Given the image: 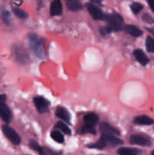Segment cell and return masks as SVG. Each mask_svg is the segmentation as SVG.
<instances>
[{"mask_svg": "<svg viewBox=\"0 0 154 155\" xmlns=\"http://www.w3.org/2000/svg\"><path fill=\"white\" fill-rule=\"evenodd\" d=\"M28 40L30 50L33 54L39 58L45 59L46 54L42 39L36 33H31L28 35Z\"/></svg>", "mask_w": 154, "mask_h": 155, "instance_id": "2", "label": "cell"}, {"mask_svg": "<svg viewBox=\"0 0 154 155\" xmlns=\"http://www.w3.org/2000/svg\"><path fill=\"white\" fill-rule=\"evenodd\" d=\"M146 48L147 51L151 53L154 52V38L147 36L146 39Z\"/></svg>", "mask_w": 154, "mask_h": 155, "instance_id": "25", "label": "cell"}, {"mask_svg": "<svg viewBox=\"0 0 154 155\" xmlns=\"http://www.w3.org/2000/svg\"><path fill=\"white\" fill-rule=\"evenodd\" d=\"M105 21L107 22L106 27H101V34L106 36L113 32L120 31L123 28V18L117 13L109 14L105 15Z\"/></svg>", "mask_w": 154, "mask_h": 155, "instance_id": "1", "label": "cell"}, {"mask_svg": "<svg viewBox=\"0 0 154 155\" xmlns=\"http://www.w3.org/2000/svg\"><path fill=\"white\" fill-rule=\"evenodd\" d=\"M62 4L60 0H54L50 5V13L51 16H58L62 14Z\"/></svg>", "mask_w": 154, "mask_h": 155, "instance_id": "12", "label": "cell"}, {"mask_svg": "<svg viewBox=\"0 0 154 155\" xmlns=\"http://www.w3.org/2000/svg\"><path fill=\"white\" fill-rule=\"evenodd\" d=\"M148 5L150 7L152 12L154 13V0H147Z\"/></svg>", "mask_w": 154, "mask_h": 155, "instance_id": "30", "label": "cell"}, {"mask_svg": "<svg viewBox=\"0 0 154 155\" xmlns=\"http://www.w3.org/2000/svg\"><path fill=\"white\" fill-rule=\"evenodd\" d=\"M99 120V117L98 114L95 113L87 114L84 117V124L85 125L89 126V127H94L96 125Z\"/></svg>", "mask_w": 154, "mask_h": 155, "instance_id": "15", "label": "cell"}, {"mask_svg": "<svg viewBox=\"0 0 154 155\" xmlns=\"http://www.w3.org/2000/svg\"><path fill=\"white\" fill-rule=\"evenodd\" d=\"M12 11H13L14 14L21 19H27L28 18V14L24 12V11H23L22 9L19 8L12 6Z\"/></svg>", "mask_w": 154, "mask_h": 155, "instance_id": "20", "label": "cell"}, {"mask_svg": "<svg viewBox=\"0 0 154 155\" xmlns=\"http://www.w3.org/2000/svg\"><path fill=\"white\" fill-rule=\"evenodd\" d=\"M43 155H61V151H56L49 148L43 147Z\"/></svg>", "mask_w": 154, "mask_h": 155, "instance_id": "28", "label": "cell"}, {"mask_svg": "<svg viewBox=\"0 0 154 155\" xmlns=\"http://www.w3.org/2000/svg\"><path fill=\"white\" fill-rule=\"evenodd\" d=\"M123 28L127 33L131 35V36H134V37H139L143 34V31L134 25L128 24V25H125Z\"/></svg>", "mask_w": 154, "mask_h": 155, "instance_id": "16", "label": "cell"}, {"mask_svg": "<svg viewBox=\"0 0 154 155\" xmlns=\"http://www.w3.org/2000/svg\"><path fill=\"white\" fill-rule=\"evenodd\" d=\"M12 55L14 60L20 64H27L30 61L28 52L24 46L21 45H14L12 47Z\"/></svg>", "mask_w": 154, "mask_h": 155, "instance_id": "3", "label": "cell"}, {"mask_svg": "<svg viewBox=\"0 0 154 155\" xmlns=\"http://www.w3.org/2000/svg\"><path fill=\"white\" fill-rule=\"evenodd\" d=\"M55 114L59 119L65 121V122L69 123V120H70V114L65 107H60V106L57 107L56 109Z\"/></svg>", "mask_w": 154, "mask_h": 155, "instance_id": "13", "label": "cell"}, {"mask_svg": "<svg viewBox=\"0 0 154 155\" xmlns=\"http://www.w3.org/2000/svg\"><path fill=\"white\" fill-rule=\"evenodd\" d=\"M58 130H60V131L63 132V133H65L66 135H71V130L64 123L61 122V121H59L57 123L55 126Z\"/></svg>", "mask_w": 154, "mask_h": 155, "instance_id": "23", "label": "cell"}, {"mask_svg": "<svg viewBox=\"0 0 154 155\" xmlns=\"http://www.w3.org/2000/svg\"><path fill=\"white\" fill-rule=\"evenodd\" d=\"M100 131L101 135H111V136H118L120 135V132L116 128L113 127L107 123H102L100 126Z\"/></svg>", "mask_w": 154, "mask_h": 155, "instance_id": "9", "label": "cell"}, {"mask_svg": "<svg viewBox=\"0 0 154 155\" xmlns=\"http://www.w3.org/2000/svg\"><path fill=\"white\" fill-rule=\"evenodd\" d=\"M146 30L150 33L151 35L154 36V28H151V27H146Z\"/></svg>", "mask_w": 154, "mask_h": 155, "instance_id": "31", "label": "cell"}, {"mask_svg": "<svg viewBox=\"0 0 154 155\" xmlns=\"http://www.w3.org/2000/svg\"><path fill=\"white\" fill-rule=\"evenodd\" d=\"M79 133L81 134H91L96 135V130L94 127H89V126L84 125L79 130Z\"/></svg>", "mask_w": 154, "mask_h": 155, "instance_id": "21", "label": "cell"}, {"mask_svg": "<svg viewBox=\"0 0 154 155\" xmlns=\"http://www.w3.org/2000/svg\"><path fill=\"white\" fill-rule=\"evenodd\" d=\"M86 8L88 9V12H89L92 18L95 20H105V15L104 12L100 9L99 8L97 7L92 3H87L86 4Z\"/></svg>", "mask_w": 154, "mask_h": 155, "instance_id": "7", "label": "cell"}, {"mask_svg": "<svg viewBox=\"0 0 154 155\" xmlns=\"http://www.w3.org/2000/svg\"><path fill=\"white\" fill-rule=\"evenodd\" d=\"M1 18L2 21H4L5 24L8 25L10 24V20H11V14L6 9H3L1 12Z\"/></svg>", "mask_w": 154, "mask_h": 155, "instance_id": "26", "label": "cell"}, {"mask_svg": "<svg viewBox=\"0 0 154 155\" xmlns=\"http://www.w3.org/2000/svg\"><path fill=\"white\" fill-rule=\"evenodd\" d=\"M6 99L5 95H0V117L6 124H9L11 121L12 114L6 104Z\"/></svg>", "mask_w": 154, "mask_h": 155, "instance_id": "4", "label": "cell"}, {"mask_svg": "<svg viewBox=\"0 0 154 155\" xmlns=\"http://www.w3.org/2000/svg\"><path fill=\"white\" fill-rule=\"evenodd\" d=\"M101 139L105 142L106 145L109 147H116L117 145H121L123 143L120 139L116 136H111V135H102Z\"/></svg>", "mask_w": 154, "mask_h": 155, "instance_id": "10", "label": "cell"}, {"mask_svg": "<svg viewBox=\"0 0 154 155\" xmlns=\"http://www.w3.org/2000/svg\"><path fill=\"white\" fill-rule=\"evenodd\" d=\"M117 154L119 155H140L141 154V151L137 148L123 147L118 150Z\"/></svg>", "mask_w": 154, "mask_h": 155, "instance_id": "17", "label": "cell"}, {"mask_svg": "<svg viewBox=\"0 0 154 155\" xmlns=\"http://www.w3.org/2000/svg\"><path fill=\"white\" fill-rule=\"evenodd\" d=\"M2 130L3 133H4L5 136H6L8 139L10 141L11 143H13L14 145H20L21 142V137L19 136V135L17 133V132L14 130L13 128H11V127H9L8 125H3L2 127Z\"/></svg>", "mask_w": 154, "mask_h": 155, "instance_id": "5", "label": "cell"}, {"mask_svg": "<svg viewBox=\"0 0 154 155\" xmlns=\"http://www.w3.org/2000/svg\"><path fill=\"white\" fill-rule=\"evenodd\" d=\"M33 102L39 114H45L48 112L50 102L46 98L42 96H36L33 98Z\"/></svg>", "mask_w": 154, "mask_h": 155, "instance_id": "6", "label": "cell"}, {"mask_svg": "<svg viewBox=\"0 0 154 155\" xmlns=\"http://www.w3.org/2000/svg\"><path fill=\"white\" fill-rule=\"evenodd\" d=\"M66 7L72 12H78L82 9V5L79 0H70L66 2Z\"/></svg>", "mask_w": 154, "mask_h": 155, "instance_id": "18", "label": "cell"}, {"mask_svg": "<svg viewBox=\"0 0 154 155\" xmlns=\"http://www.w3.org/2000/svg\"><path fill=\"white\" fill-rule=\"evenodd\" d=\"M142 20H143L144 22L147 23V24H154V18H152L151 15H149V14H144V15L142 16Z\"/></svg>", "mask_w": 154, "mask_h": 155, "instance_id": "29", "label": "cell"}, {"mask_svg": "<svg viewBox=\"0 0 154 155\" xmlns=\"http://www.w3.org/2000/svg\"><path fill=\"white\" fill-rule=\"evenodd\" d=\"M143 8V5L139 2H134L131 5V9L132 12L135 15H137L142 9Z\"/></svg>", "mask_w": 154, "mask_h": 155, "instance_id": "27", "label": "cell"}, {"mask_svg": "<svg viewBox=\"0 0 154 155\" xmlns=\"http://www.w3.org/2000/svg\"><path fill=\"white\" fill-rule=\"evenodd\" d=\"M133 122L137 125H152L154 124V120L150 118L149 117L146 116V115H140V116H137L134 117Z\"/></svg>", "mask_w": 154, "mask_h": 155, "instance_id": "14", "label": "cell"}, {"mask_svg": "<svg viewBox=\"0 0 154 155\" xmlns=\"http://www.w3.org/2000/svg\"><path fill=\"white\" fill-rule=\"evenodd\" d=\"M91 2L95 3V4H101L102 2V0H90Z\"/></svg>", "mask_w": 154, "mask_h": 155, "instance_id": "32", "label": "cell"}, {"mask_svg": "<svg viewBox=\"0 0 154 155\" xmlns=\"http://www.w3.org/2000/svg\"><path fill=\"white\" fill-rule=\"evenodd\" d=\"M130 142L132 145H140V146L149 147L152 145V142L147 138L140 135H132L130 137Z\"/></svg>", "mask_w": 154, "mask_h": 155, "instance_id": "8", "label": "cell"}, {"mask_svg": "<svg viewBox=\"0 0 154 155\" xmlns=\"http://www.w3.org/2000/svg\"><path fill=\"white\" fill-rule=\"evenodd\" d=\"M51 137L52 138L53 140L55 141L56 142H58V143H63V142H64L63 135L59 130H54V131L51 132Z\"/></svg>", "mask_w": 154, "mask_h": 155, "instance_id": "19", "label": "cell"}, {"mask_svg": "<svg viewBox=\"0 0 154 155\" xmlns=\"http://www.w3.org/2000/svg\"><path fill=\"white\" fill-rule=\"evenodd\" d=\"M66 2H68V1H70V0H66Z\"/></svg>", "mask_w": 154, "mask_h": 155, "instance_id": "34", "label": "cell"}, {"mask_svg": "<svg viewBox=\"0 0 154 155\" xmlns=\"http://www.w3.org/2000/svg\"><path fill=\"white\" fill-rule=\"evenodd\" d=\"M134 57L141 65L145 66L149 62V59L141 49H135L133 51Z\"/></svg>", "mask_w": 154, "mask_h": 155, "instance_id": "11", "label": "cell"}, {"mask_svg": "<svg viewBox=\"0 0 154 155\" xmlns=\"http://www.w3.org/2000/svg\"><path fill=\"white\" fill-rule=\"evenodd\" d=\"M152 155H154V151H152Z\"/></svg>", "mask_w": 154, "mask_h": 155, "instance_id": "33", "label": "cell"}, {"mask_svg": "<svg viewBox=\"0 0 154 155\" xmlns=\"http://www.w3.org/2000/svg\"><path fill=\"white\" fill-rule=\"evenodd\" d=\"M88 147L90 148H96V149L101 150V149H104V148H105L106 147H107V145H106L105 142H104V140H103L101 138H100V139L98 141V142H96L95 143L88 145Z\"/></svg>", "mask_w": 154, "mask_h": 155, "instance_id": "24", "label": "cell"}, {"mask_svg": "<svg viewBox=\"0 0 154 155\" xmlns=\"http://www.w3.org/2000/svg\"><path fill=\"white\" fill-rule=\"evenodd\" d=\"M29 145H30L32 149L37 151L39 155H43V148H42V147L39 146V143L37 142L34 140H30V142H29Z\"/></svg>", "mask_w": 154, "mask_h": 155, "instance_id": "22", "label": "cell"}]
</instances>
